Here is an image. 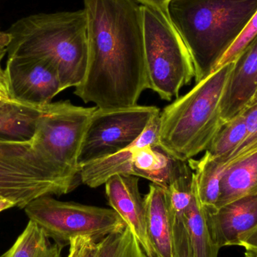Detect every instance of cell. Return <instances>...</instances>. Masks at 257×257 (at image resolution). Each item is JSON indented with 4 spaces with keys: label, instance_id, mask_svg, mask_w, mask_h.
Listing matches in <instances>:
<instances>
[{
    "label": "cell",
    "instance_id": "cell-1",
    "mask_svg": "<svg viewBox=\"0 0 257 257\" xmlns=\"http://www.w3.org/2000/svg\"><path fill=\"white\" fill-rule=\"evenodd\" d=\"M87 66L75 93L98 108L138 105L148 86L142 6L136 0H83Z\"/></svg>",
    "mask_w": 257,
    "mask_h": 257
},
{
    "label": "cell",
    "instance_id": "cell-2",
    "mask_svg": "<svg viewBox=\"0 0 257 257\" xmlns=\"http://www.w3.org/2000/svg\"><path fill=\"white\" fill-rule=\"evenodd\" d=\"M257 11V0H172L169 20L187 47L196 83L212 73Z\"/></svg>",
    "mask_w": 257,
    "mask_h": 257
},
{
    "label": "cell",
    "instance_id": "cell-3",
    "mask_svg": "<svg viewBox=\"0 0 257 257\" xmlns=\"http://www.w3.org/2000/svg\"><path fill=\"white\" fill-rule=\"evenodd\" d=\"M8 57H39L58 72L63 90L76 87L85 75L88 56L87 18L82 10L39 13L18 20L6 30Z\"/></svg>",
    "mask_w": 257,
    "mask_h": 257
},
{
    "label": "cell",
    "instance_id": "cell-4",
    "mask_svg": "<svg viewBox=\"0 0 257 257\" xmlns=\"http://www.w3.org/2000/svg\"><path fill=\"white\" fill-rule=\"evenodd\" d=\"M233 63L214 71L160 111L159 144L183 161L206 151L223 125L221 102Z\"/></svg>",
    "mask_w": 257,
    "mask_h": 257
},
{
    "label": "cell",
    "instance_id": "cell-5",
    "mask_svg": "<svg viewBox=\"0 0 257 257\" xmlns=\"http://www.w3.org/2000/svg\"><path fill=\"white\" fill-rule=\"evenodd\" d=\"M142 6L148 86L162 99L171 101L195 78L193 61L167 14Z\"/></svg>",
    "mask_w": 257,
    "mask_h": 257
},
{
    "label": "cell",
    "instance_id": "cell-6",
    "mask_svg": "<svg viewBox=\"0 0 257 257\" xmlns=\"http://www.w3.org/2000/svg\"><path fill=\"white\" fill-rule=\"evenodd\" d=\"M72 191L34 136L26 141H0V196L15 207L24 209L41 196H60Z\"/></svg>",
    "mask_w": 257,
    "mask_h": 257
},
{
    "label": "cell",
    "instance_id": "cell-7",
    "mask_svg": "<svg viewBox=\"0 0 257 257\" xmlns=\"http://www.w3.org/2000/svg\"><path fill=\"white\" fill-rule=\"evenodd\" d=\"M95 108L69 100L44 105L34 134L48 161L72 190L81 184L80 153Z\"/></svg>",
    "mask_w": 257,
    "mask_h": 257
},
{
    "label": "cell",
    "instance_id": "cell-8",
    "mask_svg": "<svg viewBox=\"0 0 257 257\" xmlns=\"http://www.w3.org/2000/svg\"><path fill=\"white\" fill-rule=\"evenodd\" d=\"M24 210L30 220L62 248L78 236L101 241L126 225L112 208L61 202L51 196L32 201Z\"/></svg>",
    "mask_w": 257,
    "mask_h": 257
},
{
    "label": "cell",
    "instance_id": "cell-9",
    "mask_svg": "<svg viewBox=\"0 0 257 257\" xmlns=\"http://www.w3.org/2000/svg\"><path fill=\"white\" fill-rule=\"evenodd\" d=\"M160 111L155 106H96L86 130L79 156L81 166L114 154L133 143Z\"/></svg>",
    "mask_w": 257,
    "mask_h": 257
},
{
    "label": "cell",
    "instance_id": "cell-10",
    "mask_svg": "<svg viewBox=\"0 0 257 257\" xmlns=\"http://www.w3.org/2000/svg\"><path fill=\"white\" fill-rule=\"evenodd\" d=\"M4 70L12 99L22 103L44 106L63 91L58 72L45 59L8 57Z\"/></svg>",
    "mask_w": 257,
    "mask_h": 257
},
{
    "label": "cell",
    "instance_id": "cell-11",
    "mask_svg": "<svg viewBox=\"0 0 257 257\" xmlns=\"http://www.w3.org/2000/svg\"><path fill=\"white\" fill-rule=\"evenodd\" d=\"M202 208L211 239L219 249L241 245L242 238L257 228V193L218 208Z\"/></svg>",
    "mask_w": 257,
    "mask_h": 257
},
{
    "label": "cell",
    "instance_id": "cell-12",
    "mask_svg": "<svg viewBox=\"0 0 257 257\" xmlns=\"http://www.w3.org/2000/svg\"><path fill=\"white\" fill-rule=\"evenodd\" d=\"M139 177L117 175L105 186L108 203L130 228L148 257H156L147 231L145 200L139 191Z\"/></svg>",
    "mask_w": 257,
    "mask_h": 257
},
{
    "label": "cell",
    "instance_id": "cell-13",
    "mask_svg": "<svg viewBox=\"0 0 257 257\" xmlns=\"http://www.w3.org/2000/svg\"><path fill=\"white\" fill-rule=\"evenodd\" d=\"M257 91V36L233 62L221 102L223 124L238 115Z\"/></svg>",
    "mask_w": 257,
    "mask_h": 257
},
{
    "label": "cell",
    "instance_id": "cell-14",
    "mask_svg": "<svg viewBox=\"0 0 257 257\" xmlns=\"http://www.w3.org/2000/svg\"><path fill=\"white\" fill-rule=\"evenodd\" d=\"M160 114L151 120L142 134L127 148L82 165L81 184L96 188L105 185L106 181L114 175H125L126 167L138 148L159 144Z\"/></svg>",
    "mask_w": 257,
    "mask_h": 257
},
{
    "label": "cell",
    "instance_id": "cell-15",
    "mask_svg": "<svg viewBox=\"0 0 257 257\" xmlns=\"http://www.w3.org/2000/svg\"><path fill=\"white\" fill-rule=\"evenodd\" d=\"M187 164V161L175 158L160 144L146 145L136 150L125 174L145 178L166 190Z\"/></svg>",
    "mask_w": 257,
    "mask_h": 257
},
{
    "label": "cell",
    "instance_id": "cell-16",
    "mask_svg": "<svg viewBox=\"0 0 257 257\" xmlns=\"http://www.w3.org/2000/svg\"><path fill=\"white\" fill-rule=\"evenodd\" d=\"M144 200L147 231L156 257H173L172 226L166 191L151 184Z\"/></svg>",
    "mask_w": 257,
    "mask_h": 257
},
{
    "label": "cell",
    "instance_id": "cell-17",
    "mask_svg": "<svg viewBox=\"0 0 257 257\" xmlns=\"http://www.w3.org/2000/svg\"><path fill=\"white\" fill-rule=\"evenodd\" d=\"M257 193V151L226 166L214 208L246 195Z\"/></svg>",
    "mask_w": 257,
    "mask_h": 257
},
{
    "label": "cell",
    "instance_id": "cell-18",
    "mask_svg": "<svg viewBox=\"0 0 257 257\" xmlns=\"http://www.w3.org/2000/svg\"><path fill=\"white\" fill-rule=\"evenodd\" d=\"M43 106L19 103L0 113V141H26L36 133Z\"/></svg>",
    "mask_w": 257,
    "mask_h": 257
},
{
    "label": "cell",
    "instance_id": "cell-19",
    "mask_svg": "<svg viewBox=\"0 0 257 257\" xmlns=\"http://www.w3.org/2000/svg\"><path fill=\"white\" fill-rule=\"evenodd\" d=\"M193 171L196 193L203 207H215L220 196V181L224 169L223 164L208 153L199 160H187Z\"/></svg>",
    "mask_w": 257,
    "mask_h": 257
},
{
    "label": "cell",
    "instance_id": "cell-20",
    "mask_svg": "<svg viewBox=\"0 0 257 257\" xmlns=\"http://www.w3.org/2000/svg\"><path fill=\"white\" fill-rule=\"evenodd\" d=\"M184 220L190 235L193 257H217L220 249L213 242L208 232L203 208L196 193L195 179L193 199L185 211Z\"/></svg>",
    "mask_w": 257,
    "mask_h": 257
},
{
    "label": "cell",
    "instance_id": "cell-21",
    "mask_svg": "<svg viewBox=\"0 0 257 257\" xmlns=\"http://www.w3.org/2000/svg\"><path fill=\"white\" fill-rule=\"evenodd\" d=\"M62 249L30 220L13 246L0 257H61Z\"/></svg>",
    "mask_w": 257,
    "mask_h": 257
},
{
    "label": "cell",
    "instance_id": "cell-22",
    "mask_svg": "<svg viewBox=\"0 0 257 257\" xmlns=\"http://www.w3.org/2000/svg\"><path fill=\"white\" fill-rule=\"evenodd\" d=\"M245 118L242 112L222 126L205 152L224 163L247 137Z\"/></svg>",
    "mask_w": 257,
    "mask_h": 257
},
{
    "label": "cell",
    "instance_id": "cell-23",
    "mask_svg": "<svg viewBox=\"0 0 257 257\" xmlns=\"http://www.w3.org/2000/svg\"><path fill=\"white\" fill-rule=\"evenodd\" d=\"M96 257H148L127 226L99 241Z\"/></svg>",
    "mask_w": 257,
    "mask_h": 257
},
{
    "label": "cell",
    "instance_id": "cell-24",
    "mask_svg": "<svg viewBox=\"0 0 257 257\" xmlns=\"http://www.w3.org/2000/svg\"><path fill=\"white\" fill-rule=\"evenodd\" d=\"M169 211L172 226L173 257H193L190 235L184 220L185 212L169 209Z\"/></svg>",
    "mask_w": 257,
    "mask_h": 257
},
{
    "label": "cell",
    "instance_id": "cell-25",
    "mask_svg": "<svg viewBox=\"0 0 257 257\" xmlns=\"http://www.w3.org/2000/svg\"><path fill=\"white\" fill-rule=\"evenodd\" d=\"M241 112L244 114L247 125V137L238 149L223 163L224 169L234 162L257 151V102L246 107Z\"/></svg>",
    "mask_w": 257,
    "mask_h": 257
},
{
    "label": "cell",
    "instance_id": "cell-26",
    "mask_svg": "<svg viewBox=\"0 0 257 257\" xmlns=\"http://www.w3.org/2000/svg\"><path fill=\"white\" fill-rule=\"evenodd\" d=\"M257 36V11L250 18L242 33L238 36L233 45L228 50L223 58L219 62L218 65L214 71L220 69L222 66L233 63L241 53L248 46L249 44Z\"/></svg>",
    "mask_w": 257,
    "mask_h": 257
},
{
    "label": "cell",
    "instance_id": "cell-27",
    "mask_svg": "<svg viewBox=\"0 0 257 257\" xmlns=\"http://www.w3.org/2000/svg\"><path fill=\"white\" fill-rule=\"evenodd\" d=\"M99 241L88 236L74 238L69 244L68 257H96L99 250Z\"/></svg>",
    "mask_w": 257,
    "mask_h": 257
},
{
    "label": "cell",
    "instance_id": "cell-28",
    "mask_svg": "<svg viewBox=\"0 0 257 257\" xmlns=\"http://www.w3.org/2000/svg\"><path fill=\"white\" fill-rule=\"evenodd\" d=\"M136 1L142 6L153 8L167 14L168 6L172 0H136Z\"/></svg>",
    "mask_w": 257,
    "mask_h": 257
},
{
    "label": "cell",
    "instance_id": "cell-29",
    "mask_svg": "<svg viewBox=\"0 0 257 257\" xmlns=\"http://www.w3.org/2000/svg\"><path fill=\"white\" fill-rule=\"evenodd\" d=\"M0 99H13L11 96L9 83L2 65H0Z\"/></svg>",
    "mask_w": 257,
    "mask_h": 257
},
{
    "label": "cell",
    "instance_id": "cell-30",
    "mask_svg": "<svg viewBox=\"0 0 257 257\" xmlns=\"http://www.w3.org/2000/svg\"><path fill=\"white\" fill-rule=\"evenodd\" d=\"M240 246L246 250H257V228L242 238Z\"/></svg>",
    "mask_w": 257,
    "mask_h": 257
},
{
    "label": "cell",
    "instance_id": "cell-31",
    "mask_svg": "<svg viewBox=\"0 0 257 257\" xmlns=\"http://www.w3.org/2000/svg\"><path fill=\"white\" fill-rule=\"evenodd\" d=\"M10 42V36L6 31H3L0 28V65L8 52V47Z\"/></svg>",
    "mask_w": 257,
    "mask_h": 257
},
{
    "label": "cell",
    "instance_id": "cell-32",
    "mask_svg": "<svg viewBox=\"0 0 257 257\" xmlns=\"http://www.w3.org/2000/svg\"><path fill=\"white\" fill-rule=\"evenodd\" d=\"M19 103H22V102H18L15 99H0V113L4 112Z\"/></svg>",
    "mask_w": 257,
    "mask_h": 257
},
{
    "label": "cell",
    "instance_id": "cell-33",
    "mask_svg": "<svg viewBox=\"0 0 257 257\" xmlns=\"http://www.w3.org/2000/svg\"><path fill=\"white\" fill-rule=\"evenodd\" d=\"M15 207V203L12 202L9 199L0 196V213L5 210L9 209V208Z\"/></svg>",
    "mask_w": 257,
    "mask_h": 257
},
{
    "label": "cell",
    "instance_id": "cell-34",
    "mask_svg": "<svg viewBox=\"0 0 257 257\" xmlns=\"http://www.w3.org/2000/svg\"><path fill=\"white\" fill-rule=\"evenodd\" d=\"M245 257H257V250H246Z\"/></svg>",
    "mask_w": 257,
    "mask_h": 257
},
{
    "label": "cell",
    "instance_id": "cell-35",
    "mask_svg": "<svg viewBox=\"0 0 257 257\" xmlns=\"http://www.w3.org/2000/svg\"><path fill=\"white\" fill-rule=\"evenodd\" d=\"M256 102H257V91L256 92V93H255L254 96H253V98L250 99V102H249V103L247 104V105L246 107L253 105V104L256 103Z\"/></svg>",
    "mask_w": 257,
    "mask_h": 257
}]
</instances>
